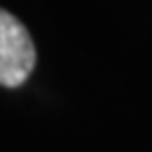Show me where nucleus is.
<instances>
[{"label":"nucleus","instance_id":"1","mask_svg":"<svg viewBox=\"0 0 152 152\" xmlns=\"http://www.w3.org/2000/svg\"><path fill=\"white\" fill-rule=\"evenodd\" d=\"M36 65V47L27 27L7 9L0 11V83L20 87Z\"/></svg>","mask_w":152,"mask_h":152}]
</instances>
